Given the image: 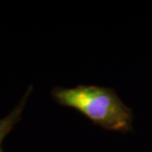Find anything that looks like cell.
I'll list each match as a JSON object with an SVG mask.
<instances>
[{
  "instance_id": "cell-1",
  "label": "cell",
  "mask_w": 152,
  "mask_h": 152,
  "mask_svg": "<svg viewBox=\"0 0 152 152\" xmlns=\"http://www.w3.org/2000/svg\"><path fill=\"white\" fill-rule=\"evenodd\" d=\"M50 94L58 105L80 112L95 126L123 133L133 130L132 110L121 101L115 89L78 85L74 88L54 87Z\"/></svg>"
},
{
  "instance_id": "cell-2",
  "label": "cell",
  "mask_w": 152,
  "mask_h": 152,
  "mask_svg": "<svg viewBox=\"0 0 152 152\" xmlns=\"http://www.w3.org/2000/svg\"><path fill=\"white\" fill-rule=\"evenodd\" d=\"M32 90H33V87L30 86L28 89L26 90L23 98L20 100V102L18 103L16 106H15V108L13 110L6 115V117L0 120V152H3L1 148L3 140H4L6 136L11 132V130L14 129V126H16L18 121L21 120L23 111L26 107V103L28 101L29 96L31 95Z\"/></svg>"
}]
</instances>
